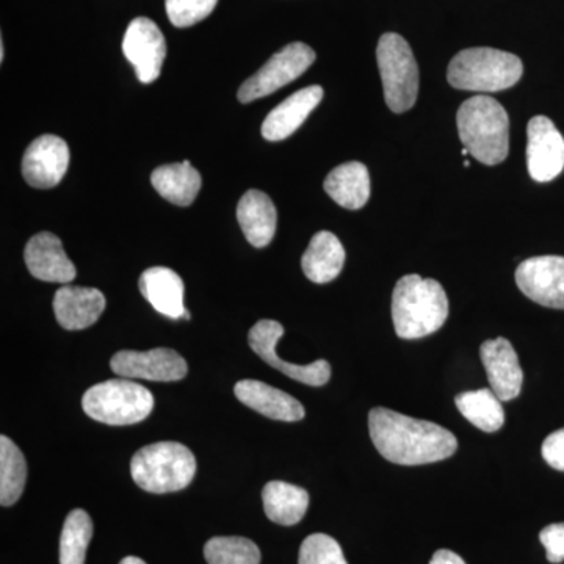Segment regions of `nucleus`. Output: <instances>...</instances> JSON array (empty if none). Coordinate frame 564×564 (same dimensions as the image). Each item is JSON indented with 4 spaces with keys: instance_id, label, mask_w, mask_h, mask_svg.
Returning <instances> with one entry per match:
<instances>
[{
    "instance_id": "c756f323",
    "label": "nucleus",
    "mask_w": 564,
    "mask_h": 564,
    "mask_svg": "<svg viewBox=\"0 0 564 564\" xmlns=\"http://www.w3.org/2000/svg\"><path fill=\"white\" fill-rule=\"evenodd\" d=\"M299 564H348L343 547L328 534L307 536L300 547Z\"/></svg>"
},
{
    "instance_id": "e433bc0d",
    "label": "nucleus",
    "mask_w": 564,
    "mask_h": 564,
    "mask_svg": "<svg viewBox=\"0 0 564 564\" xmlns=\"http://www.w3.org/2000/svg\"><path fill=\"white\" fill-rule=\"evenodd\" d=\"M184 318H185V321H191V318H192V315H191V313H188L187 310H185Z\"/></svg>"
},
{
    "instance_id": "412c9836",
    "label": "nucleus",
    "mask_w": 564,
    "mask_h": 564,
    "mask_svg": "<svg viewBox=\"0 0 564 564\" xmlns=\"http://www.w3.org/2000/svg\"><path fill=\"white\" fill-rule=\"evenodd\" d=\"M237 220L254 248L272 243L276 232V207L269 195L261 191H248L237 206Z\"/></svg>"
},
{
    "instance_id": "dca6fc26",
    "label": "nucleus",
    "mask_w": 564,
    "mask_h": 564,
    "mask_svg": "<svg viewBox=\"0 0 564 564\" xmlns=\"http://www.w3.org/2000/svg\"><path fill=\"white\" fill-rule=\"evenodd\" d=\"M29 272L36 280L69 284L76 278V267L69 261L62 240L51 232H40L29 240L24 251Z\"/></svg>"
},
{
    "instance_id": "ddd939ff",
    "label": "nucleus",
    "mask_w": 564,
    "mask_h": 564,
    "mask_svg": "<svg viewBox=\"0 0 564 564\" xmlns=\"http://www.w3.org/2000/svg\"><path fill=\"white\" fill-rule=\"evenodd\" d=\"M527 166L536 182L554 181L564 169V139L547 117H534L527 126Z\"/></svg>"
},
{
    "instance_id": "1a4fd4ad",
    "label": "nucleus",
    "mask_w": 564,
    "mask_h": 564,
    "mask_svg": "<svg viewBox=\"0 0 564 564\" xmlns=\"http://www.w3.org/2000/svg\"><path fill=\"white\" fill-rule=\"evenodd\" d=\"M282 336H284V326L280 322L261 321L256 323L248 333V344L262 361L292 380L313 386V388H321L328 383L332 378V366L325 359H318L306 366L282 361L276 351V345Z\"/></svg>"
},
{
    "instance_id": "2f4dec72",
    "label": "nucleus",
    "mask_w": 564,
    "mask_h": 564,
    "mask_svg": "<svg viewBox=\"0 0 564 564\" xmlns=\"http://www.w3.org/2000/svg\"><path fill=\"white\" fill-rule=\"evenodd\" d=\"M540 541L544 545L549 562L552 564L564 562V522L551 524L541 530Z\"/></svg>"
},
{
    "instance_id": "f704fd0d",
    "label": "nucleus",
    "mask_w": 564,
    "mask_h": 564,
    "mask_svg": "<svg viewBox=\"0 0 564 564\" xmlns=\"http://www.w3.org/2000/svg\"><path fill=\"white\" fill-rule=\"evenodd\" d=\"M120 564H147L143 560L137 558V556H126L124 560H121Z\"/></svg>"
},
{
    "instance_id": "a878e982",
    "label": "nucleus",
    "mask_w": 564,
    "mask_h": 564,
    "mask_svg": "<svg viewBox=\"0 0 564 564\" xmlns=\"http://www.w3.org/2000/svg\"><path fill=\"white\" fill-rule=\"evenodd\" d=\"M500 402L502 400L492 392V389L463 392L455 399L459 413L486 433L499 432L503 426L505 411Z\"/></svg>"
},
{
    "instance_id": "9b49d317",
    "label": "nucleus",
    "mask_w": 564,
    "mask_h": 564,
    "mask_svg": "<svg viewBox=\"0 0 564 564\" xmlns=\"http://www.w3.org/2000/svg\"><path fill=\"white\" fill-rule=\"evenodd\" d=\"M110 367L118 377L129 380L180 381L188 372L187 362L172 348L150 351L122 350L110 359Z\"/></svg>"
},
{
    "instance_id": "20e7f679",
    "label": "nucleus",
    "mask_w": 564,
    "mask_h": 564,
    "mask_svg": "<svg viewBox=\"0 0 564 564\" xmlns=\"http://www.w3.org/2000/svg\"><path fill=\"white\" fill-rule=\"evenodd\" d=\"M522 74L524 65L518 55L492 47H473L452 58L447 79L456 90L496 93L514 87Z\"/></svg>"
},
{
    "instance_id": "9d476101",
    "label": "nucleus",
    "mask_w": 564,
    "mask_h": 564,
    "mask_svg": "<svg viewBox=\"0 0 564 564\" xmlns=\"http://www.w3.org/2000/svg\"><path fill=\"white\" fill-rule=\"evenodd\" d=\"M516 284L541 306L564 311V258L538 256L519 263Z\"/></svg>"
},
{
    "instance_id": "4c0bfd02",
    "label": "nucleus",
    "mask_w": 564,
    "mask_h": 564,
    "mask_svg": "<svg viewBox=\"0 0 564 564\" xmlns=\"http://www.w3.org/2000/svg\"><path fill=\"white\" fill-rule=\"evenodd\" d=\"M464 166H466V169H469L470 166V162L467 161V159H464Z\"/></svg>"
},
{
    "instance_id": "393cba45",
    "label": "nucleus",
    "mask_w": 564,
    "mask_h": 564,
    "mask_svg": "<svg viewBox=\"0 0 564 564\" xmlns=\"http://www.w3.org/2000/svg\"><path fill=\"white\" fill-rule=\"evenodd\" d=\"M151 182L163 199L176 206L187 207L195 202L202 188V174L184 161L162 165L151 174Z\"/></svg>"
},
{
    "instance_id": "7c9ffc66",
    "label": "nucleus",
    "mask_w": 564,
    "mask_h": 564,
    "mask_svg": "<svg viewBox=\"0 0 564 564\" xmlns=\"http://www.w3.org/2000/svg\"><path fill=\"white\" fill-rule=\"evenodd\" d=\"M218 0H165L166 14L174 28L198 24L214 11Z\"/></svg>"
},
{
    "instance_id": "5701e85b",
    "label": "nucleus",
    "mask_w": 564,
    "mask_h": 564,
    "mask_svg": "<svg viewBox=\"0 0 564 564\" xmlns=\"http://www.w3.org/2000/svg\"><path fill=\"white\" fill-rule=\"evenodd\" d=\"M345 263V250L333 232L315 234L302 259L303 272L315 284H326L339 276Z\"/></svg>"
},
{
    "instance_id": "b1692460",
    "label": "nucleus",
    "mask_w": 564,
    "mask_h": 564,
    "mask_svg": "<svg viewBox=\"0 0 564 564\" xmlns=\"http://www.w3.org/2000/svg\"><path fill=\"white\" fill-rule=\"evenodd\" d=\"M263 510L274 524H299L310 508V494L300 486L274 480L262 489Z\"/></svg>"
},
{
    "instance_id": "f03ea898",
    "label": "nucleus",
    "mask_w": 564,
    "mask_h": 564,
    "mask_svg": "<svg viewBox=\"0 0 564 564\" xmlns=\"http://www.w3.org/2000/svg\"><path fill=\"white\" fill-rule=\"evenodd\" d=\"M448 318V299L440 282L406 274L392 293V321L400 339H422L440 332Z\"/></svg>"
},
{
    "instance_id": "4468645a",
    "label": "nucleus",
    "mask_w": 564,
    "mask_h": 564,
    "mask_svg": "<svg viewBox=\"0 0 564 564\" xmlns=\"http://www.w3.org/2000/svg\"><path fill=\"white\" fill-rule=\"evenodd\" d=\"M69 159V148L65 140L50 133L41 135L24 152L22 176L31 187H57L68 172Z\"/></svg>"
},
{
    "instance_id": "423d86ee",
    "label": "nucleus",
    "mask_w": 564,
    "mask_h": 564,
    "mask_svg": "<svg viewBox=\"0 0 564 564\" xmlns=\"http://www.w3.org/2000/svg\"><path fill=\"white\" fill-rule=\"evenodd\" d=\"M88 417L107 425H133L144 421L154 410V395L129 378H113L91 386L82 397Z\"/></svg>"
},
{
    "instance_id": "2eb2a0df",
    "label": "nucleus",
    "mask_w": 564,
    "mask_h": 564,
    "mask_svg": "<svg viewBox=\"0 0 564 564\" xmlns=\"http://www.w3.org/2000/svg\"><path fill=\"white\" fill-rule=\"evenodd\" d=\"M480 356L492 392L502 402L514 400L522 391L524 372L519 364L518 352L514 351L510 340L503 337L486 340L481 345Z\"/></svg>"
},
{
    "instance_id": "f8f14e48",
    "label": "nucleus",
    "mask_w": 564,
    "mask_h": 564,
    "mask_svg": "<svg viewBox=\"0 0 564 564\" xmlns=\"http://www.w3.org/2000/svg\"><path fill=\"white\" fill-rule=\"evenodd\" d=\"M122 52L135 68L141 84H152L161 76L165 62V36L150 18H135L124 33Z\"/></svg>"
},
{
    "instance_id": "6ab92c4d",
    "label": "nucleus",
    "mask_w": 564,
    "mask_h": 564,
    "mask_svg": "<svg viewBox=\"0 0 564 564\" xmlns=\"http://www.w3.org/2000/svg\"><path fill=\"white\" fill-rule=\"evenodd\" d=\"M323 88L318 85L303 88L293 93L276 109L267 115L262 124V137L269 141H281L289 139L296 129L302 128L304 121L310 117L311 111L322 102Z\"/></svg>"
},
{
    "instance_id": "cd10ccee",
    "label": "nucleus",
    "mask_w": 564,
    "mask_h": 564,
    "mask_svg": "<svg viewBox=\"0 0 564 564\" xmlns=\"http://www.w3.org/2000/svg\"><path fill=\"white\" fill-rule=\"evenodd\" d=\"M93 538L90 514L73 510L66 516L61 536V564H85L88 544Z\"/></svg>"
},
{
    "instance_id": "473e14b6",
    "label": "nucleus",
    "mask_w": 564,
    "mask_h": 564,
    "mask_svg": "<svg viewBox=\"0 0 564 564\" xmlns=\"http://www.w3.org/2000/svg\"><path fill=\"white\" fill-rule=\"evenodd\" d=\"M543 458L549 466L564 473V429L549 434L543 443Z\"/></svg>"
},
{
    "instance_id": "a211bd4d",
    "label": "nucleus",
    "mask_w": 564,
    "mask_h": 564,
    "mask_svg": "<svg viewBox=\"0 0 564 564\" xmlns=\"http://www.w3.org/2000/svg\"><path fill=\"white\" fill-rule=\"evenodd\" d=\"M237 399L273 421L299 422L306 411L299 400L258 380H242L234 388Z\"/></svg>"
},
{
    "instance_id": "c85d7f7f",
    "label": "nucleus",
    "mask_w": 564,
    "mask_h": 564,
    "mask_svg": "<svg viewBox=\"0 0 564 564\" xmlns=\"http://www.w3.org/2000/svg\"><path fill=\"white\" fill-rule=\"evenodd\" d=\"M204 556L209 564H259L261 551L248 538L217 536L204 545Z\"/></svg>"
},
{
    "instance_id": "c9c22d12",
    "label": "nucleus",
    "mask_w": 564,
    "mask_h": 564,
    "mask_svg": "<svg viewBox=\"0 0 564 564\" xmlns=\"http://www.w3.org/2000/svg\"><path fill=\"white\" fill-rule=\"evenodd\" d=\"M3 57H6V47H3V43H0V61L3 62Z\"/></svg>"
},
{
    "instance_id": "aec40b11",
    "label": "nucleus",
    "mask_w": 564,
    "mask_h": 564,
    "mask_svg": "<svg viewBox=\"0 0 564 564\" xmlns=\"http://www.w3.org/2000/svg\"><path fill=\"white\" fill-rule=\"evenodd\" d=\"M140 292L148 303L165 317L184 318V281L166 267H152L140 276Z\"/></svg>"
},
{
    "instance_id": "0eeeda50",
    "label": "nucleus",
    "mask_w": 564,
    "mask_h": 564,
    "mask_svg": "<svg viewBox=\"0 0 564 564\" xmlns=\"http://www.w3.org/2000/svg\"><path fill=\"white\" fill-rule=\"evenodd\" d=\"M377 62L389 109L393 113L413 109L419 95V66L406 40L399 33H384L378 41Z\"/></svg>"
},
{
    "instance_id": "f257e3e1",
    "label": "nucleus",
    "mask_w": 564,
    "mask_h": 564,
    "mask_svg": "<svg viewBox=\"0 0 564 564\" xmlns=\"http://www.w3.org/2000/svg\"><path fill=\"white\" fill-rule=\"evenodd\" d=\"M369 433L383 458L400 466H421L451 458L458 448L455 434L437 423L373 408Z\"/></svg>"
},
{
    "instance_id": "39448f33",
    "label": "nucleus",
    "mask_w": 564,
    "mask_h": 564,
    "mask_svg": "<svg viewBox=\"0 0 564 564\" xmlns=\"http://www.w3.org/2000/svg\"><path fill=\"white\" fill-rule=\"evenodd\" d=\"M133 481L152 494L187 488L196 474V458L184 444L163 441L140 448L131 462Z\"/></svg>"
},
{
    "instance_id": "bb28decb",
    "label": "nucleus",
    "mask_w": 564,
    "mask_h": 564,
    "mask_svg": "<svg viewBox=\"0 0 564 564\" xmlns=\"http://www.w3.org/2000/svg\"><path fill=\"white\" fill-rule=\"evenodd\" d=\"M28 481V463L10 437H0V503L11 507L20 500Z\"/></svg>"
},
{
    "instance_id": "58836bf2",
    "label": "nucleus",
    "mask_w": 564,
    "mask_h": 564,
    "mask_svg": "<svg viewBox=\"0 0 564 564\" xmlns=\"http://www.w3.org/2000/svg\"><path fill=\"white\" fill-rule=\"evenodd\" d=\"M462 154H463V158H466V155H469V151H467L466 148H464V150L462 151Z\"/></svg>"
},
{
    "instance_id": "4be33fe9",
    "label": "nucleus",
    "mask_w": 564,
    "mask_h": 564,
    "mask_svg": "<svg viewBox=\"0 0 564 564\" xmlns=\"http://www.w3.org/2000/svg\"><path fill=\"white\" fill-rule=\"evenodd\" d=\"M323 187L345 209H362L370 198L369 170L361 162L344 163L328 174Z\"/></svg>"
},
{
    "instance_id": "7ed1b4c3",
    "label": "nucleus",
    "mask_w": 564,
    "mask_h": 564,
    "mask_svg": "<svg viewBox=\"0 0 564 564\" xmlns=\"http://www.w3.org/2000/svg\"><path fill=\"white\" fill-rule=\"evenodd\" d=\"M459 140L484 165H499L510 152V118L502 104L489 96H474L456 115Z\"/></svg>"
},
{
    "instance_id": "72a5a7b5",
    "label": "nucleus",
    "mask_w": 564,
    "mask_h": 564,
    "mask_svg": "<svg viewBox=\"0 0 564 564\" xmlns=\"http://www.w3.org/2000/svg\"><path fill=\"white\" fill-rule=\"evenodd\" d=\"M430 564H466L462 556L455 554V552L447 551V549H441L436 554L433 555Z\"/></svg>"
},
{
    "instance_id": "f3484780",
    "label": "nucleus",
    "mask_w": 564,
    "mask_h": 564,
    "mask_svg": "<svg viewBox=\"0 0 564 564\" xmlns=\"http://www.w3.org/2000/svg\"><path fill=\"white\" fill-rule=\"evenodd\" d=\"M106 304V296L98 289L65 284L55 292V318L63 328L79 332L99 321Z\"/></svg>"
},
{
    "instance_id": "6e6552de",
    "label": "nucleus",
    "mask_w": 564,
    "mask_h": 564,
    "mask_svg": "<svg viewBox=\"0 0 564 564\" xmlns=\"http://www.w3.org/2000/svg\"><path fill=\"white\" fill-rule=\"evenodd\" d=\"M315 62L313 47L304 43H292L282 47L258 73L245 80L237 93L242 104L265 98L291 82L299 79Z\"/></svg>"
}]
</instances>
